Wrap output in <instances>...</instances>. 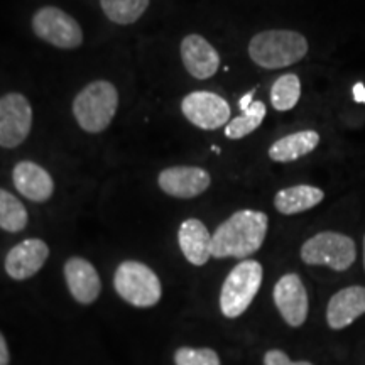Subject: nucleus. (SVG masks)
I'll return each instance as SVG.
<instances>
[{
  "label": "nucleus",
  "instance_id": "24",
  "mask_svg": "<svg viewBox=\"0 0 365 365\" xmlns=\"http://www.w3.org/2000/svg\"><path fill=\"white\" fill-rule=\"evenodd\" d=\"M176 365H220V357L212 349L182 346L175 355Z\"/></svg>",
  "mask_w": 365,
  "mask_h": 365
},
{
  "label": "nucleus",
  "instance_id": "22",
  "mask_svg": "<svg viewBox=\"0 0 365 365\" xmlns=\"http://www.w3.org/2000/svg\"><path fill=\"white\" fill-rule=\"evenodd\" d=\"M27 225V210L12 193L0 190V228L17 234Z\"/></svg>",
  "mask_w": 365,
  "mask_h": 365
},
{
  "label": "nucleus",
  "instance_id": "25",
  "mask_svg": "<svg viewBox=\"0 0 365 365\" xmlns=\"http://www.w3.org/2000/svg\"><path fill=\"white\" fill-rule=\"evenodd\" d=\"M264 365H313L312 362H307V360H298V362H293L287 354L282 352V350H269V352L264 355Z\"/></svg>",
  "mask_w": 365,
  "mask_h": 365
},
{
  "label": "nucleus",
  "instance_id": "5",
  "mask_svg": "<svg viewBox=\"0 0 365 365\" xmlns=\"http://www.w3.org/2000/svg\"><path fill=\"white\" fill-rule=\"evenodd\" d=\"M113 286L122 299L137 308L154 307L163 294L156 272L137 261H125L117 267Z\"/></svg>",
  "mask_w": 365,
  "mask_h": 365
},
{
  "label": "nucleus",
  "instance_id": "26",
  "mask_svg": "<svg viewBox=\"0 0 365 365\" xmlns=\"http://www.w3.org/2000/svg\"><path fill=\"white\" fill-rule=\"evenodd\" d=\"M0 365H9V349L2 333H0Z\"/></svg>",
  "mask_w": 365,
  "mask_h": 365
},
{
  "label": "nucleus",
  "instance_id": "28",
  "mask_svg": "<svg viewBox=\"0 0 365 365\" xmlns=\"http://www.w3.org/2000/svg\"><path fill=\"white\" fill-rule=\"evenodd\" d=\"M354 100L357 103H365V86L364 83H355L354 85Z\"/></svg>",
  "mask_w": 365,
  "mask_h": 365
},
{
  "label": "nucleus",
  "instance_id": "8",
  "mask_svg": "<svg viewBox=\"0 0 365 365\" xmlns=\"http://www.w3.org/2000/svg\"><path fill=\"white\" fill-rule=\"evenodd\" d=\"M33 127V107L21 93H7L0 98V148L21 145Z\"/></svg>",
  "mask_w": 365,
  "mask_h": 365
},
{
  "label": "nucleus",
  "instance_id": "13",
  "mask_svg": "<svg viewBox=\"0 0 365 365\" xmlns=\"http://www.w3.org/2000/svg\"><path fill=\"white\" fill-rule=\"evenodd\" d=\"M49 257V247L41 239H27L9 250L6 271L12 279L24 281L33 277Z\"/></svg>",
  "mask_w": 365,
  "mask_h": 365
},
{
  "label": "nucleus",
  "instance_id": "17",
  "mask_svg": "<svg viewBox=\"0 0 365 365\" xmlns=\"http://www.w3.org/2000/svg\"><path fill=\"white\" fill-rule=\"evenodd\" d=\"M178 242L181 252L193 266H203L212 257V235L198 218H188L181 223Z\"/></svg>",
  "mask_w": 365,
  "mask_h": 365
},
{
  "label": "nucleus",
  "instance_id": "10",
  "mask_svg": "<svg viewBox=\"0 0 365 365\" xmlns=\"http://www.w3.org/2000/svg\"><path fill=\"white\" fill-rule=\"evenodd\" d=\"M274 303L282 319L289 327L298 328L308 318V293L298 274H284L274 286Z\"/></svg>",
  "mask_w": 365,
  "mask_h": 365
},
{
  "label": "nucleus",
  "instance_id": "16",
  "mask_svg": "<svg viewBox=\"0 0 365 365\" xmlns=\"http://www.w3.org/2000/svg\"><path fill=\"white\" fill-rule=\"evenodd\" d=\"M65 277L73 298L81 304H90L98 298L100 277L97 269L81 257H71L65 264Z\"/></svg>",
  "mask_w": 365,
  "mask_h": 365
},
{
  "label": "nucleus",
  "instance_id": "1",
  "mask_svg": "<svg viewBox=\"0 0 365 365\" xmlns=\"http://www.w3.org/2000/svg\"><path fill=\"white\" fill-rule=\"evenodd\" d=\"M269 218L257 210H239L212 235V257L245 259L262 247Z\"/></svg>",
  "mask_w": 365,
  "mask_h": 365
},
{
  "label": "nucleus",
  "instance_id": "19",
  "mask_svg": "<svg viewBox=\"0 0 365 365\" xmlns=\"http://www.w3.org/2000/svg\"><path fill=\"white\" fill-rule=\"evenodd\" d=\"M325 193L317 186L298 185L281 190L274 196V207L282 215H296L312 210L323 202Z\"/></svg>",
  "mask_w": 365,
  "mask_h": 365
},
{
  "label": "nucleus",
  "instance_id": "20",
  "mask_svg": "<svg viewBox=\"0 0 365 365\" xmlns=\"http://www.w3.org/2000/svg\"><path fill=\"white\" fill-rule=\"evenodd\" d=\"M301 97V81L294 73H286L274 81L271 103L277 112H287L296 107Z\"/></svg>",
  "mask_w": 365,
  "mask_h": 365
},
{
  "label": "nucleus",
  "instance_id": "3",
  "mask_svg": "<svg viewBox=\"0 0 365 365\" xmlns=\"http://www.w3.org/2000/svg\"><path fill=\"white\" fill-rule=\"evenodd\" d=\"M118 108L117 88L110 81L97 80L86 85L73 102V115L90 134H98L110 125Z\"/></svg>",
  "mask_w": 365,
  "mask_h": 365
},
{
  "label": "nucleus",
  "instance_id": "4",
  "mask_svg": "<svg viewBox=\"0 0 365 365\" xmlns=\"http://www.w3.org/2000/svg\"><path fill=\"white\" fill-rule=\"evenodd\" d=\"M262 266L252 259H245L228 272L222 286L220 309L223 317L239 318L247 312L262 284Z\"/></svg>",
  "mask_w": 365,
  "mask_h": 365
},
{
  "label": "nucleus",
  "instance_id": "9",
  "mask_svg": "<svg viewBox=\"0 0 365 365\" xmlns=\"http://www.w3.org/2000/svg\"><path fill=\"white\" fill-rule=\"evenodd\" d=\"M181 110L191 124L203 130H215L228 124L230 105L212 91H193L181 102Z\"/></svg>",
  "mask_w": 365,
  "mask_h": 365
},
{
  "label": "nucleus",
  "instance_id": "29",
  "mask_svg": "<svg viewBox=\"0 0 365 365\" xmlns=\"http://www.w3.org/2000/svg\"><path fill=\"white\" fill-rule=\"evenodd\" d=\"M364 266H365V239H364Z\"/></svg>",
  "mask_w": 365,
  "mask_h": 365
},
{
  "label": "nucleus",
  "instance_id": "7",
  "mask_svg": "<svg viewBox=\"0 0 365 365\" xmlns=\"http://www.w3.org/2000/svg\"><path fill=\"white\" fill-rule=\"evenodd\" d=\"M33 31L39 39L59 49H75L83 43L78 22L58 7L39 9L33 17Z\"/></svg>",
  "mask_w": 365,
  "mask_h": 365
},
{
  "label": "nucleus",
  "instance_id": "27",
  "mask_svg": "<svg viewBox=\"0 0 365 365\" xmlns=\"http://www.w3.org/2000/svg\"><path fill=\"white\" fill-rule=\"evenodd\" d=\"M252 103H254V90H252V91H249V93H245L244 97H242V98L239 100V107H240V110H242V112L249 110L250 105H252Z\"/></svg>",
  "mask_w": 365,
  "mask_h": 365
},
{
  "label": "nucleus",
  "instance_id": "6",
  "mask_svg": "<svg viewBox=\"0 0 365 365\" xmlns=\"http://www.w3.org/2000/svg\"><path fill=\"white\" fill-rule=\"evenodd\" d=\"M357 259L354 239L339 232H319L301 247V261L308 266H327L333 271H346Z\"/></svg>",
  "mask_w": 365,
  "mask_h": 365
},
{
  "label": "nucleus",
  "instance_id": "14",
  "mask_svg": "<svg viewBox=\"0 0 365 365\" xmlns=\"http://www.w3.org/2000/svg\"><path fill=\"white\" fill-rule=\"evenodd\" d=\"M365 314V287L349 286L328 301L327 323L331 330H344Z\"/></svg>",
  "mask_w": 365,
  "mask_h": 365
},
{
  "label": "nucleus",
  "instance_id": "11",
  "mask_svg": "<svg viewBox=\"0 0 365 365\" xmlns=\"http://www.w3.org/2000/svg\"><path fill=\"white\" fill-rule=\"evenodd\" d=\"M158 185L164 193L175 198H196L212 185V178L203 168L175 166L161 171Z\"/></svg>",
  "mask_w": 365,
  "mask_h": 365
},
{
  "label": "nucleus",
  "instance_id": "12",
  "mask_svg": "<svg viewBox=\"0 0 365 365\" xmlns=\"http://www.w3.org/2000/svg\"><path fill=\"white\" fill-rule=\"evenodd\" d=\"M181 59L193 78L208 80L220 68V54L203 36L190 34L181 41Z\"/></svg>",
  "mask_w": 365,
  "mask_h": 365
},
{
  "label": "nucleus",
  "instance_id": "21",
  "mask_svg": "<svg viewBox=\"0 0 365 365\" xmlns=\"http://www.w3.org/2000/svg\"><path fill=\"white\" fill-rule=\"evenodd\" d=\"M105 16L120 26L134 24L149 7V0H100Z\"/></svg>",
  "mask_w": 365,
  "mask_h": 365
},
{
  "label": "nucleus",
  "instance_id": "23",
  "mask_svg": "<svg viewBox=\"0 0 365 365\" xmlns=\"http://www.w3.org/2000/svg\"><path fill=\"white\" fill-rule=\"evenodd\" d=\"M266 105L262 102H254L250 105L249 110L242 112L239 117L232 118L230 122L225 125V135L228 139L237 140L242 137L252 134L259 125L262 124L264 117H266Z\"/></svg>",
  "mask_w": 365,
  "mask_h": 365
},
{
  "label": "nucleus",
  "instance_id": "15",
  "mask_svg": "<svg viewBox=\"0 0 365 365\" xmlns=\"http://www.w3.org/2000/svg\"><path fill=\"white\" fill-rule=\"evenodd\" d=\"M14 186L31 202H48L53 196L54 181L51 175L33 161H21L12 171Z\"/></svg>",
  "mask_w": 365,
  "mask_h": 365
},
{
  "label": "nucleus",
  "instance_id": "2",
  "mask_svg": "<svg viewBox=\"0 0 365 365\" xmlns=\"http://www.w3.org/2000/svg\"><path fill=\"white\" fill-rule=\"evenodd\" d=\"M308 41L301 33L287 29L262 31L249 43V56L257 66L281 70L307 56Z\"/></svg>",
  "mask_w": 365,
  "mask_h": 365
},
{
  "label": "nucleus",
  "instance_id": "18",
  "mask_svg": "<svg viewBox=\"0 0 365 365\" xmlns=\"http://www.w3.org/2000/svg\"><path fill=\"white\" fill-rule=\"evenodd\" d=\"M319 144V134L314 130H301L294 134L281 137L269 148V158L276 163L298 161L299 158L308 156Z\"/></svg>",
  "mask_w": 365,
  "mask_h": 365
}]
</instances>
